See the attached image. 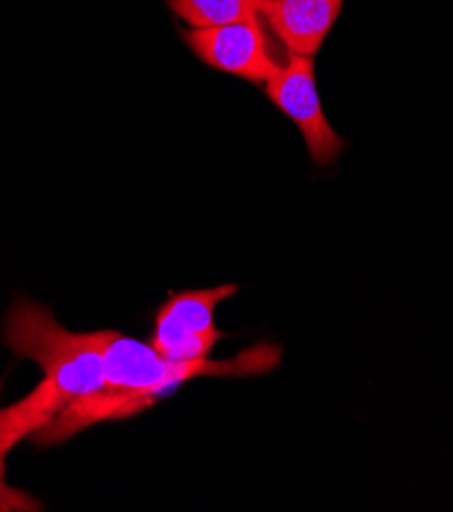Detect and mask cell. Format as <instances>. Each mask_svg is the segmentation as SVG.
I'll use <instances>...</instances> for the list:
<instances>
[{"label": "cell", "instance_id": "obj_1", "mask_svg": "<svg viewBox=\"0 0 453 512\" xmlns=\"http://www.w3.org/2000/svg\"><path fill=\"white\" fill-rule=\"evenodd\" d=\"M3 345L19 360H33L43 378L17 402L0 406V512L41 510L39 500L7 482V459L74 400L100 388V339L98 331L74 333L62 327L43 304L19 296L3 319Z\"/></svg>", "mask_w": 453, "mask_h": 512}, {"label": "cell", "instance_id": "obj_2", "mask_svg": "<svg viewBox=\"0 0 453 512\" xmlns=\"http://www.w3.org/2000/svg\"><path fill=\"white\" fill-rule=\"evenodd\" d=\"M100 357H103V384L115 417L131 419L151 404L160 402L188 380L249 378L274 372L282 362V347L258 343L229 360H190L176 362L158 353L149 343L137 341L113 329L98 331Z\"/></svg>", "mask_w": 453, "mask_h": 512}, {"label": "cell", "instance_id": "obj_3", "mask_svg": "<svg viewBox=\"0 0 453 512\" xmlns=\"http://www.w3.org/2000/svg\"><path fill=\"white\" fill-rule=\"evenodd\" d=\"M235 284L207 290L170 292L158 309L149 345L168 360H207L217 341L225 337L215 325L217 306L237 294Z\"/></svg>", "mask_w": 453, "mask_h": 512}, {"label": "cell", "instance_id": "obj_4", "mask_svg": "<svg viewBox=\"0 0 453 512\" xmlns=\"http://www.w3.org/2000/svg\"><path fill=\"white\" fill-rule=\"evenodd\" d=\"M180 37L200 62L249 84H266L282 68L264 17L209 29H180Z\"/></svg>", "mask_w": 453, "mask_h": 512}, {"label": "cell", "instance_id": "obj_5", "mask_svg": "<svg viewBox=\"0 0 453 512\" xmlns=\"http://www.w3.org/2000/svg\"><path fill=\"white\" fill-rule=\"evenodd\" d=\"M264 92L272 105L298 127L311 162L321 168L333 166L341 156L345 139L323 113L313 58L288 54L282 68L264 84Z\"/></svg>", "mask_w": 453, "mask_h": 512}, {"label": "cell", "instance_id": "obj_6", "mask_svg": "<svg viewBox=\"0 0 453 512\" xmlns=\"http://www.w3.org/2000/svg\"><path fill=\"white\" fill-rule=\"evenodd\" d=\"M345 0H268L264 21L292 56L315 58L343 13Z\"/></svg>", "mask_w": 453, "mask_h": 512}, {"label": "cell", "instance_id": "obj_7", "mask_svg": "<svg viewBox=\"0 0 453 512\" xmlns=\"http://www.w3.org/2000/svg\"><path fill=\"white\" fill-rule=\"evenodd\" d=\"M268 0H166L168 9L190 29L221 27L262 17Z\"/></svg>", "mask_w": 453, "mask_h": 512}]
</instances>
